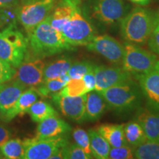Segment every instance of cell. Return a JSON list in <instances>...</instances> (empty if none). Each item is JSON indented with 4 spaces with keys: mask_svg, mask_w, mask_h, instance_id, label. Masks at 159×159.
<instances>
[{
    "mask_svg": "<svg viewBox=\"0 0 159 159\" xmlns=\"http://www.w3.org/2000/svg\"><path fill=\"white\" fill-rule=\"evenodd\" d=\"M158 21V18L152 11L136 7L119 22L121 35L127 42L144 45L148 43Z\"/></svg>",
    "mask_w": 159,
    "mask_h": 159,
    "instance_id": "2",
    "label": "cell"
},
{
    "mask_svg": "<svg viewBox=\"0 0 159 159\" xmlns=\"http://www.w3.org/2000/svg\"><path fill=\"white\" fill-rule=\"evenodd\" d=\"M135 120L144 130L147 141H159V105L150 102L138 108Z\"/></svg>",
    "mask_w": 159,
    "mask_h": 159,
    "instance_id": "12",
    "label": "cell"
},
{
    "mask_svg": "<svg viewBox=\"0 0 159 159\" xmlns=\"http://www.w3.org/2000/svg\"><path fill=\"white\" fill-rule=\"evenodd\" d=\"M94 73L96 77L94 90L99 92L133 79V75L122 68L105 65H95Z\"/></svg>",
    "mask_w": 159,
    "mask_h": 159,
    "instance_id": "13",
    "label": "cell"
},
{
    "mask_svg": "<svg viewBox=\"0 0 159 159\" xmlns=\"http://www.w3.org/2000/svg\"><path fill=\"white\" fill-rule=\"evenodd\" d=\"M134 158L159 159V141H147L134 149Z\"/></svg>",
    "mask_w": 159,
    "mask_h": 159,
    "instance_id": "28",
    "label": "cell"
},
{
    "mask_svg": "<svg viewBox=\"0 0 159 159\" xmlns=\"http://www.w3.org/2000/svg\"><path fill=\"white\" fill-rule=\"evenodd\" d=\"M80 4V0H60L57 2L47 17L52 27L61 33L63 26L69 21L75 9Z\"/></svg>",
    "mask_w": 159,
    "mask_h": 159,
    "instance_id": "17",
    "label": "cell"
},
{
    "mask_svg": "<svg viewBox=\"0 0 159 159\" xmlns=\"http://www.w3.org/2000/svg\"><path fill=\"white\" fill-rule=\"evenodd\" d=\"M16 69L11 64L0 58V84L8 82L14 77Z\"/></svg>",
    "mask_w": 159,
    "mask_h": 159,
    "instance_id": "34",
    "label": "cell"
},
{
    "mask_svg": "<svg viewBox=\"0 0 159 159\" xmlns=\"http://www.w3.org/2000/svg\"><path fill=\"white\" fill-rule=\"evenodd\" d=\"M93 157L97 159H108L111 145L97 130H88Z\"/></svg>",
    "mask_w": 159,
    "mask_h": 159,
    "instance_id": "22",
    "label": "cell"
},
{
    "mask_svg": "<svg viewBox=\"0 0 159 159\" xmlns=\"http://www.w3.org/2000/svg\"><path fill=\"white\" fill-rule=\"evenodd\" d=\"M94 66L89 61L72 63L67 74L71 79H81L88 71L94 69Z\"/></svg>",
    "mask_w": 159,
    "mask_h": 159,
    "instance_id": "31",
    "label": "cell"
},
{
    "mask_svg": "<svg viewBox=\"0 0 159 159\" xmlns=\"http://www.w3.org/2000/svg\"><path fill=\"white\" fill-rule=\"evenodd\" d=\"M0 153L7 159H24L25 153V140L10 139L0 146Z\"/></svg>",
    "mask_w": 159,
    "mask_h": 159,
    "instance_id": "24",
    "label": "cell"
},
{
    "mask_svg": "<svg viewBox=\"0 0 159 159\" xmlns=\"http://www.w3.org/2000/svg\"><path fill=\"white\" fill-rule=\"evenodd\" d=\"M0 120L3 121V114H2V112L1 108H0Z\"/></svg>",
    "mask_w": 159,
    "mask_h": 159,
    "instance_id": "41",
    "label": "cell"
},
{
    "mask_svg": "<svg viewBox=\"0 0 159 159\" xmlns=\"http://www.w3.org/2000/svg\"><path fill=\"white\" fill-rule=\"evenodd\" d=\"M41 96L36 87H29L20 95L13 109L6 115L4 122H11L18 115H23L27 113L29 108L39 99Z\"/></svg>",
    "mask_w": 159,
    "mask_h": 159,
    "instance_id": "19",
    "label": "cell"
},
{
    "mask_svg": "<svg viewBox=\"0 0 159 159\" xmlns=\"http://www.w3.org/2000/svg\"><path fill=\"white\" fill-rule=\"evenodd\" d=\"M72 136L74 139L75 142L78 145L80 148L89 156L90 158H93L92 152L90 146V139L87 131L83 130L82 128H76L73 130Z\"/></svg>",
    "mask_w": 159,
    "mask_h": 159,
    "instance_id": "30",
    "label": "cell"
},
{
    "mask_svg": "<svg viewBox=\"0 0 159 159\" xmlns=\"http://www.w3.org/2000/svg\"><path fill=\"white\" fill-rule=\"evenodd\" d=\"M123 46L122 69L133 75L144 74L150 70L158 61V57L154 53L145 50L139 45L125 41Z\"/></svg>",
    "mask_w": 159,
    "mask_h": 159,
    "instance_id": "7",
    "label": "cell"
},
{
    "mask_svg": "<svg viewBox=\"0 0 159 159\" xmlns=\"http://www.w3.org/2000/svg\"><path fill=\"white\" fill-rule=\"evenodd\" d=\"M11 8H0V29L11 24L16 23V20L17 19L16 11H12Z\"/></svg>",
    "mask_w": 159,
    "mask_h": 159,
    "instance_id": "35",
    "label": "cell"
},
{
    "mask_svg": "<svg viewBox=\"0 0 159 159\" xmlns=\"http://www.w3.org/2000/svg\"><path fill=\"white\" fill-rule=\"evenodd\" d=\"M27 36L28 50L33 58L42 59L74 49L66 41L62 33L52 27L48 18L38 25Z\"/></svg>",
    "mask_w": 159,
    "mask_h": 159,
    "instance_id": "1",
    "label": "cell"
},
{
    "mask_svg": "<svg viewBox=\"0 0 159 159\" xmlns=\"http://www.w3.org/2000/svg\"><path fill=\"white\" fill-rule=\"evenodd\" d=\"M26 89L27 87L14 80L0 84V108L3 114V121Z\"/></svg>",
    "mask_w": 159,
    "mask_h": 159,
    "instance_id": "16",
    "label": "cell"
},
{
    "mask_svg": "<svg viewBox=\"0 0 159 159\" xmlns=\"http://www.w3.org/2000/svg\"><path fill=\"white\" fill-rule=\"evenodd\" d=\"M131 2L136 4L139 6H145L150 4L152 0H130Z\"/></svg>",
    "mask_w": 159,
    "mask_h": 159,
    "instance_id": "40",
    "label": "cell"
},
{
    "mask_svg": "<svg viewBox=\"0 0 159 159\" xmlns=\"http://www.w3.org/2000/svg\"><path fill=\"white\" fill-rule=\"evenodd\" d=\"M71 64V59L69 57H62L45 65L43 70V81L56 78L65 73H67Z\"/></svg>",
    "mask_w": 159,
    "mask_h": 159,
    "instance_id": "25",
    "label": "cell"
},
{
    "mask_svg": "<svg viewBox=\"0 0 159 159\" xmlns=\"http://www.w3.org/2000/svg\"><path fill=\"white\" fill-rule=\"evenodd\" d=\"M85 94L79 97H67L55 93L52 95V97L53 102L65 116L75 122L82 123L86 121Z\"/></svg>",
    "mask_w": 159,
    "mask_h": 159,
    "instance_id": "14",
    "label": "cell"
},
{
    "mask_svg": "<svg viewBox=\"0 0 159 159\" xmlns=\"http://www.w3.org/2000/svg\"><path fill=\"white\" fill-rule=\"evenodd\" d=\"M85 47L89 51L102 55L109 62L117 65L122 64L124 46L110 35H95Z\"/></svg>",
    "mask_w": 159,
    "mask_h": 159,
    "instance_id": "10",
    "label": "cell"
},
{
    "mask_svg": "<svg viewBox=\"0 0 159 159\" xmlns=\"http://www.w3.org/2000/svg\"><path fill=\"white\" fill-rule=\"evenodd\" d=\"M97 130L106 139L111 148L128 144L125 137L123 125L104 124L100 125Z\"/></svg>",
    "mask_w": 159,
    "mask_h": 159,
    "instance_id": "21",
    "label": "cell"
},
{
    "mask_svg": "<svg viewBox=\"0 0 159 159\" xmlns=\"http://www.w3.org/2000/svg\"><path fill=\"white\" fill-rule=\"evenodd\" d=\"M45 63L42 59L33 58L24 61L16 71L12 80H14L29 87H38L43 82V70Z\"/></svg>",
    "mask_w": 159,
    "mask_h": 159,
    "instance_id": "11",
    "label": "cell"
},
{
    "mask_svg": "<svg viewBox=\"0 0 159 159\" xmlns=\"http://www.w3.org/2000/svg\"><path fill=\"white\" fill-rule=\"evenodd\" d=\"M148 43L151 51L159 55V18L158 23L152 31Z\"/></svg>",
    "mask_w": 159,
    "mask_h": 159,
    "instance_id": "36",
    "label": "cell"
},
{
    "mask_svg": "<svg viewBox=\"0 0 159 159\" xmlns=\"http://www.w3.org/2000/svg\"><path fill=\"white\" fill-rule=\"evenodd\" d=\"M2 158H4V157H3L2 156L1 153H0V159H2Z\"/></svg>",
    "mask_w": 159,
    "mask_h": 159,
    "instance_id": "42",
    "label": "cell"
},
{
    "mask_svg": "<svg viewBox=\"0 0 159 159\" xmlns=\"http://www.w3.org/2000/svg\"><path fill=\"white\" fill-rule=\"evenodd\" d=\"M67 43L73 47L86 46L95 35V29L81 9L80 4L75 9L61 31Z\"/></svg>",
    "mask_w": 159,
    "mask_h": 159,
    "instance_id": "5",
    "label": "cell"
},
{
    "mask_svg": "<svg viewBox=\"0 0 159 159\" xmlns=\"http://www.w3.org/2000/svg\"><path fill=\"white\" fill-rule=\"evenodd\" d=\"M100 93L108 108L119 114L131 112L140 108L144 97L139 83L133 79Z\"/></svg>",
    "mask_w": 159,
    "mask_h": 159,
    "instance_id": "3",
    "label": "cell"
},
{
    "mask_svg": "<svg viewBox=\"0 0 159 159\" xmlns=\"http://www.w3.org/2000/svg\"><path fill=\"white\" fill-rule=\"evenodd\" d=\"M89 91L83 79H71L66 85L57 92L62 96L79 97L87 94Z\"/></svg>",
    "mask_w": 159,
    "mask_h": 159,
    "instance_id": "29",
    "label": "cell"
},
{
    "mask_svg": "<svg viewBox=\"0 0 159 159\" xmlns=\"http://www.w3.org/2000/svg\"><path fill=\"white\" fill-rule=\"evenodd\" d=\"M108 158L132 159L134 158V149L130 145L125 144L117 148H111Z\"/></svg>",
    "mask_w": 159,
    "mask_h": 159,
    "instance_id": "32",
    "label": "cell"
},
{
    "mask_svg": "<svg viewBox=\"0 0 159 159\" xmlns=\"http://www.w3.org/2000/svg\"><path fill=\"white\" fill-rule=\"evenodd\" d=\"M25 153L24 159H50L57 151L69 144L63 136L53 138L27 139L25 140Z\"/></svg>",
    "mask_w": 159,
    "mask_h": 159,
    "instance_id": "8",
    "label": "cell"
},
{
    "mask_svg": "<svg viewBox=\"0 0 159 159\" xmlns=\"http://www.w3.org/2000/svg\"><path fill=\"white\" fill-rule=\"evenodd\" d=\"M57 2V0H27L16 10L17 20L27 35L48 17Z\"/></svg>",
    "mask_w": 159,
    "mask_h": 159,
    "instance_id": "6",
    "label": "cell"
},
{
    "mask_svg": "<svg viewBox=\"0 0 159 159\" xmlns=\"http://www.w3.org/2000/svg\"><path fill=\"white\" fill-rule=\"evenodd\" d=\"M18 0H0V8L13 7L16 5Z\"/></svg>",
    "mask_w": 159,
    "mask_h": 159,
    "instance_id": "39",
    "label": "cell"
},
{
    "mask_svg": "<svg viewBox=\"0 0 159 159\" xmlns=\"http://www.w3.org/2000/svg\"><path fill=\"white\" fill-rule=\"evenodd\" d=\"M106 101L100 92L96 90L85 94V119L88 121H96L102 116L106 110Z\"/></svg>",
    "mask_w": 159,
    "mask_h": 159,
    "instance_id": "20",
    "label": "cell"
},
{
    "mask_svg": "<svg viewBox=\"0 0 159 159\" xmlns=\"http://www.w3.org/2000/svg\"><path fill=\"white\" fill-rule=\"evenodd\" d=\"M123 129L127 143L134 149L147 142L142 126L135 119L123 125Z\"/></svg>",
    "mask_w": 159,
    "mask_h": 159,
    "instance_id": "23",
    "label": "cell"
},
{
    "mask_svg": "<svg viewBox=\"0 0 159 159\" xmlns=\"http://www.w3.org/2000/svg\"><path fill=\"white\" fill-rule=\"evenodd\" d=\"M27 114H30L33 122L38 123L49 116L58 115L50 104L43 100H37L29 108Z\"/></svg>",
    "mask_w": 159,
    "mask_h": 159,
    "instance_id": "27",
    "label": "cell"
},
{
    "mask_svg": "<svg viewBox=\"0 0 159 159\" xmlns=\"http://www.w3.org/2000/svg\"><path fill=\"white\" fill-rule=\"evenodd\" d=\"M63 158L66 159H90L89 156L80 148L76 143L69 144L63 148Z\"/></svg>",
    "mask_w": 159,
    "mask_h": 159,
    "instance_id": "33",
    "label": "cell"
},
{
    "mask_svg": "<svg viewBox=\"0 0 159 159\" xmlns=\"http://www.w3.org/2000/svg\"><path fill=\"white\" fill-rule=\"evenodd\" d=\"M71 130V126L58 115L49 116L39 122L36 130V138H53L66 134Z\"/></svg>",
    "mask_w": 159,
    "mask_h": 159,
    "instance_id": "18",
    "label": "cell"
},
{
    "mask_svg": "<svg viewBox=\"0 0 159 159\" xmlns=\"http://www.w3.org/2000/svg\"><path fill=\"white\" fill-rule=\"evenodd\" d=\"M83 80L84 81V83L86 86L88 91H93L95 89V85H96V77H95L94 73V67L91 70L85 74L84 76L82 77Z\"/></svg>",
    "mask_w": 159,
    "mask_h": 159,
    "instance_id": "37",
    "label": "cell"
},
{
    "mask_svg": "<svg viewBox=\"0 0 159 159\" xmlns=\"http://www.w3.org/2000/svg\"><path fill=\"white\" fill-rule=\"evenodd\" d=\"M28 52V40L16 23L0 31V58L16 69L25 61Z\"/></svg>",
    "mask_w": 159,
    "mask_h": 159,
    "instance_id": "4",
    "label": "cell"
},
{
    "mask_svg": "<svg viewBox=\"0 0 159 159\" xmlns=\"http://www.w3.org/2000/svg\"><path fill=\"white\" fill-rule=\"evenodd\" d=\"M70 80L71 78L69 75L65 73L56 78L49 79L43 81L37 88L38 91L39 92L40 95L43 97L52 95L55 93L59 92Z\"/></svg>",
    "mask_w": 159,
    "mask_h": 159,
    "instance_id": "26",
    "label": "cell"
},
{
    "mask_svg": "<svg viewBox=\"0 0 159 159\" xmlns=\"http://www.w3.org/2000/svg\"><path fill=\"white\" fill-rule=\"evenodd\" d=\"M11 138V133L3 125L0 124V146Z\"/></svg>",
    "mask_w": 159,
    "mask_h": 159,
    "instance_id": "38",
    "label": "cell"
},
{
    "mask_svg": "<svg viewBox=\"0 0 159 159\" xmlns=\"http://www.w3.org/2000/svg\"><path fill=\"white\" fill-rule=\"evenodd\" d=\"M136 77L148 102L159 105V60L150 70Z\"/></svg>",
    "mask_w": 159,
    "mask_h": 159,
    "instance_id": "15",
    "label": "cell"
},
{
    "mask_svg": "<svg viewBox=\"0 0 159 159\" xmlns=\"http://www.w3.org/2000/svg\"><path fill=\"white\" fill-rule=\"evenodd\" d=\"M128 13L124 0H96L92 7V16L106 25L119 23Z\"/></svg>",
    "mask_w": 159,
    "mask_h": 159,
    "instance_id": "9",
    "label": "cell"
}]
</instances>
